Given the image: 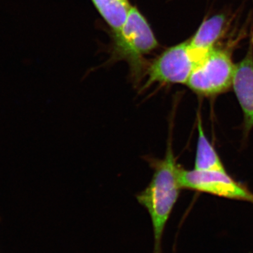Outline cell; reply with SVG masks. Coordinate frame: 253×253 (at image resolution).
Returning a JSON list of instances; mask_svg holds the SVG:
<instances>
[{"instance_id": "6da1fadb", "label": "cell", "mask_w": 253, "mask_h": 253, "mask_svg": "<svg viewBox=\"0 0 253 253\" xmlns=\"http://www.w3.org/2000/svg\"><path fill=\"white\" fill-rule=\"evenodd\" d=\"M170 135L163 159L151 156L144 158L154 173L148 186L136 195L138 203L147 211L152 222L153 253H163L162 239L165 229L182 189L178 179L179 166L173 152Z\"/></svg>"}, {"instance_id": "7a4b0ae2", "label": "cell", "mask_w": 253, "mask_h": 253, "mask_svg": "<svg viewBox=\"0 0 253 253\" xmlns=\"http://www.w3.org/2000/svg\"><path fill=\"white\" fill-rule=\"evenodd\" d=\"M113 59L128 63L131 81L137 87L147 69L144 56L158 46L154 32L139 9L131 6L126 23L120 31L113 33Z\"/></svg>"}, {"instance_id": "3957f363", "label": "cell", "mask_w": 253, "mask_h": 253, "mask_svg": "<svg viewBox=\"0 0 253 253\" xmlns=\"http://www.w3.org/2000/svg\"><path fill=\"white\" fill-rule=\"evenodd\" d=\"M200 61L189 41L168 48L148 66L145 75L146 81L139 89L140 92L155 84H186Z\"/></svg>"}, {"instance_id": "277c9868", "label": "cell", "mask_w": 253, "mask_h": 253, "mask_svg": "<svg viewBox=\"0 0 253 253\" xmlns=\"http://www.w3.org/2000/svg\"><path fill=\"white\" fill-rule=\"evenodd\" d=\"M235 69L229 53L214 48L196 65L186 85L200 96H215L232 86Z\"/></svg>"}, {"instance_id": "5b68a950", "label": "cell", "mask_w": 253, "mask_h": 253, "mask_svg": "<svg viewBox=\"0 0 253 253\" xmlns=\"http://www.w3.org/2000/svg\"><path fill=\"white\" fill-rule=\"evenodd\" d=\"M178 179L181 189L214 195L225 199L253 204V194L234 180L226 172L186 170L179 167Z\"/></svg>"}, {"instance_id": "8992f818", "label": "cell", "mask_w": 253, "mask_h": 253, "mask_svg": "<svg viewBox=\"0 0 253 253\" xmlns=\"http://www.w3.org/2000/svg\"><path fill=\"white\" fill-rule=\"evenodd\" d=\"M232 87L244 113L246 134L253 128V53L250 48L242 61L236 65Z\"/></svg>"}, {"instance_id": "52a82bcc", "label": "cell", "mask_w": 253, "mask_h": 253, "mask_svg": "<svg viewBox=\"0 0 253 253\" xmlns=\"http://www.w3.org/2000/svg\"><path fill=\"white\" fill-rule=\"evenodd\" d=\"M224 15H214L207 18L189 40V45L201 61L214 49V45L222 36L225 28Z\"/></svg>"}, {"instance_id": "ba28073f", "label": "cell", "mask_w": 253, "mask_h": 253, "mask_svg": "<svg viewBox=\"0 0 253 253\" xmlns=\"http://www.w3.org/2000/svg\"><path fill=\"white\" fill-rule=\"evenodd\" d=\"M197 126L199 136L194 169L200 171L226 172L220 157L206 135L199 116H198Z\"/></svg>"}, {"instance_id": "9c48e42d", "label": "cell", "mask_w": 253, "mask_h": 253, "mask_svg": "<svg viewBox=\"0 0 253 253\" xmlns=\"http://www.w3.org/2000/svg\"><path fill=\"white\" fill-rule=\"evenodd\" d=\"M104 21L116 33L127 19L131 6L129 0H91Z\"/></svg>"}, {"instance_id": "30bf717a", "label": "cell", "mask_w": 253, "mask_h": 253, "mask_svg": "<svg viewBox=\"0 0 253 253\" xmlns=\"http://www.w3.org/2000/svg\"></svg>"}]
</instances>
